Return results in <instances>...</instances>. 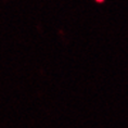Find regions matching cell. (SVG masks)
<instances>
[{
    "mask_svg": "<svg viewBox=\"0 0 128 128\" xmlns=\"http://www.w3.org/2000/svg\"><path fill=\"white\" fill-rule=\"evenodd\" d=\"M96 1H97V2H99V4H101V2H103L104 0H96Z\"/></svg>",
    "mask_w": 128,
    "mask_h": 128,
    "instance_id": "1",
    "label": "cell"
}]
</instances>
